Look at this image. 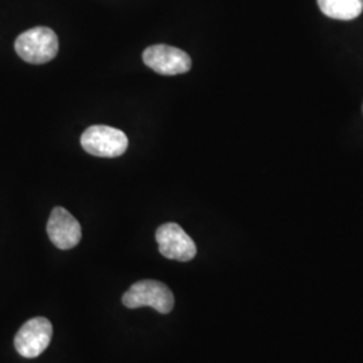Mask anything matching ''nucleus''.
Here are the masks:
<instances>
[{
  "label": "nucleus",
  "instance_id": "nucleus-5",
  "mask_svg": "<svg viewBox=\"0 0 363 363\" xmlns=\"http://www.w3.org/2000/svg\"><path fill=\"white\" fill-rule=\"evenodd\" d=\"M155 238L159 252L166 259L187 262L196 256V247L193 238L178 223H163L156 230Z\"/></svg>",
  "mask_w": 363,
  "mask_h": 363
},
{
  "label": "nucleus",
  "instance_id": "nucleus-3",
  "mask_svg": "<svg viewBox=\"0 0 363 363\" xmlns=\"http://www.w3.org/2000/svg\"><path fill=\"white\" fill-rule=\"evenodd\" d=\"M82 148L93 156L117 157L128 148V138L123 130L108 125H93L81 136Z\"/></svg>",
  "mask_w": 363,
  "mask_h": 363
},
{
  "label": "nucleus",
  "instance_id": "nucleus-7",
  "mask_svg": "<svg viewBox=\"0 0 363 363\" xmlns=\"http://www.w3.org/2000/svg\"><path fill=\"white\" fill-rule=\"evenodd\" d=\"M46 230L52 244L62 250L77 247L82 238L79 222L66 208L60 206L52 210Z\"/></svg>",
  "mask_w": 363,
  "mask_h": 363
},
{
  "label": "nucleus",
  "instance_id": "nucleus-4",
  "mask_svg": "<svg viewBox=\"0 0 363 363\" xmlns=\"http://www.w3.org/2000/svg\"><path fill=\"white\" fill-rule=\"evenodd\" d=\"M52 325L46 318H33L19 328L13 339L16 351L25 358H37L50 345Z\"/></svg>",
  "mask_w": 363,
  "mask_h": 363
},
{
  "label": "nucleus",
  "instance_id": "nucleus-2",
  "mask_svg": "<svg viewBox=\"0 0 363 363\" xmlns=\"http://www.w3.org/2000/svg\"><path fill=\"white\" fill-rule=\"evenodd\" d=\"M123 304L127 308L152 307L160 313H169L174 308L175 298L166 284L156 280H142L124 294Z\"/></svg>",
  "mask_w": 363,
  "mask_h": 363
},
{
  "label": "nucleus",
  "instance_id": "nucleus-8",
  "mask_svg": "<svg viewBox=\"0 0 363 363\" xmlns=\"http://www.w3.org/2000/svg\"><path fill=\"white\" fill-rule=\"evenodd\" d=\"M319 9L328 18L351 21L363 11V0H318Z\"/></svg>",
  "mask_w": 363,
  "mask_h": 363
},
{
  "label": "nucleus",
  "instance_id": "nucleus-1",
  "mask_svg": "<svg viewBox=\"0 0 363 363\" xmlns=\"http://www.w3.org/2000/svg\"><path fill=\"white\" fill-rule=\"evenodd\" d=\"M58 37L49 27H34L21 34L15 40L18 55L28 64L40 65L55 58L58 54Z\"/></svg>",
  "mask_w": 363,
  "mask_h": 363
},
{
  "label": "nucleus",
  "instance_id": "nucleus-6",
  "mask_svg": "<svg viewBox=\"0 0 363 363\" xmlns=\"http://www.w3.org/2000/svg\"><path fill=\"white\" fill-rule=\"evenodd\" d=\"M145 65L163 76H177L191 69V58L187 52L169 45H154L143 52Z\"/></svg>",
  "mask_w": 363,
  "mask_h": 363
}]
</instances>
